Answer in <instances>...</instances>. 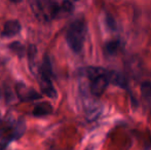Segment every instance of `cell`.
Here are the masks:
<instances>
[{"instance_id":"4","label":"cell","mask_w":151,"mask_h":150,"mask_svg":"<svg viewBox=\"0 0 151 150\" xmlns=\"http://www.w3.org/2000/svg\"><path fill=\"white\" fill-rule=\"evenodd\" d=\"M38 81H39V86L41 92L48 98L56 99L58 94H57L56 88L52 83V69L50 60L47 56H45L42 60L40 66L38 67V74H37Z\"/></svg>"},{"instance_id":"9","label":"cell","mask_w":151,"mask_h":150,"mask_svg":"<svg viewBox=\"0 0 151 150\" xmlns=\"http://www.w3.org/2000/svg\"><path fill=\"white\" fill-rule=\"evenodd\" d=\"M8 47L10 48V50L12 52H14V54H17L19 57H23L24 56V54H25V47H24V45H23L21 42H19V41H14V42H12V43H10L9 45H8Z\"/></svg>"},{"instance_id":"7","label":"cell","mask_w":151,"mask_h":150,"mask_svg":"<svg viewBox=\"0 0 151 150\" xmlns=\"http://www.w3.org/2000/svg\"><path fill=\"white\" fill-rule=\"evenodd\" d=\"M22 26H21L20 22L17 20H9L4 24L3 29L1 31V36L10 38L18 35L20 33Z\"/></svg>"},{"instance_id":"5","label":"cell","mask_w":151,"mask_h":150,"mask_svg":"<svg viewBox=\"0 0 151 150\" xmlns=\"http://www.w3.org/2000/svg\"><path fill=\"white\" fill-rule=\"evenodd\" d=\"M25 132V121L19 119L14 122H8L0 128V150L4 149L12 141L20 138Z\"/></svg>"},{"instance_id":"3","label":"cell","mask_w":151,"mask_h":150,"mask_svg":"<svg viewBox=\"0 0 151 150\" xmlns=\"http://www.w3.org/2000/svg\"><path fill=\"white\" fill-rule=\"evenodd\" d=\"M88 26L83 19H77L69 25L66 32V41L70 50L75 54H79L82 50L86 42Z\"/></svg>"},{"instance_id":"8","label":"cell","mask_w":151,"mask_h":150,"mask_svg":"<svg viewBox=\"0 0 151 150\" xmlns=\"http://www.w3.org/2000/svg\"><path fill=\"white\" fill-rule=\"evenodd\" d=\"M52 112V106L48 102L38 103V104L35 105L33 111H32L33 115L36 116V117H42V116L50 115Z\"/></svg>"},{"instance_id":"1","label":"cell","mask_w":151,"mask_h":150,"mask_svg":"<svg viewBox=\"0 0 151 150\" xmlns=\"http://www.w3.org/2000/svg\"><path fill=\"white\" fill-rule=\"evenodd\" d=\"M31 8L38 20L50 22L65 18L71 14L73 10V3L70 1L39 0L31 2Z\"/></svg>"},{"instance_id":"2","label":"cell","mask_w":151,"mask_h":150,"mask_svg":"<svg viewBox=\"0 0 151 150\" xmlns=\"http://www.w3.org/2000/svg\"><path fill=\"white\" fill-rule=\"evenodd\" d=\"M116 73L112 74L110 71L101 67H88L86 69V76L90 81L91 93L96 97H100L111 81H116L114 76Z\"/></svg>"},{"instance_id":"6","label":"cell","mask_w":151,"mask_h":150,"mask_svg":"<svg viewBox=\"0 0 151 150\" xmlns=\"http://www.w3.org/2000/svg\"><path fill=\"white\" fill-rule=\"evenodd\" d=\"M16 93L18 98L23 102H30V101H35L41 98L39 94L36 92L34 88L28 86L24 82H17L16 84Z\"/></svg>"}]
</instances>
